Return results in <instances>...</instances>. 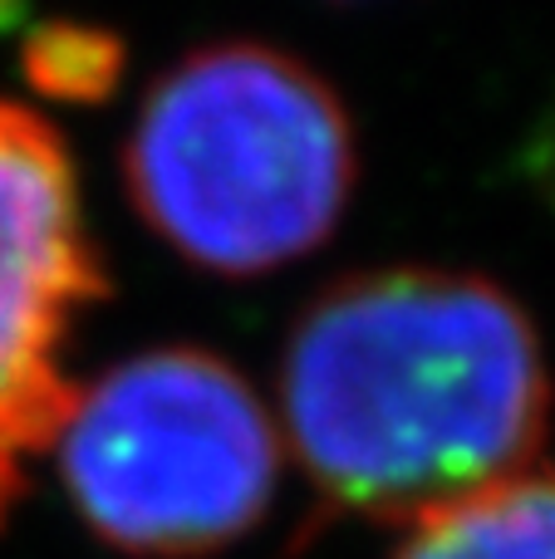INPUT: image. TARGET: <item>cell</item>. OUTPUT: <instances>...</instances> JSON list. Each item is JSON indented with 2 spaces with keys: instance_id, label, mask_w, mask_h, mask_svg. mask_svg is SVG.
<instances>
[{
  "instance_id": "1",
  "label": "cell",
  "mask_w": 555,
  "mask_h": 559,
  "mask_svg": "<svg viewBox=\"0 0 555 559\" xmlns=\"http://www.w3.org/2000/svg\"><path fill=\"white\" fill-rule=\"evenodd\" d=\"M281 427L324 511L413 525L536 466L551 368L531 314L462 271H364L295 319Z\"/></svg>"
},
{
  "instance_id": "2",
  "label": "cell",
  "mask_w": 555,
  "mask_h": 559,
  "mask_svg": "<svg viewBox=\"0 0 555 559\" xmlns=\"http://www.w3.org/2000/svg\"><path fill=\"white\" fill-rule=\"evenodd\" d=\"M138 216L216 275L310 255L350 206L359 157L334 88L295 55L212 45L167 69L123 153Z\"/></svg>"
},
{
  "instance_id": "5",
  "label": "cell",
  "mask_w": 555,
  "mask_h": 559,
  "mask_svg": "<svg viewBox=\"0 0 555 559\" xmlns=\"http://www.w3.org/2000/svg\"><path fill=\"white\" fill-rule=\"evenodd\" d=\"M389 559H555V472L531 466L423 515Z\"/></svg>"
},
{
  "instance_id": "3",
  "label": "cell",
  "mask_w": 555,
  "mask_h": 559,
  "mask_svg": "<svg viewBox=\"0 0 555 559\" xmlns=\"http://www.w3.org/2000/svg\"><path fill=\"white\" fill-rule=\"evenodd\" d=\"M55 447L88 531L138 559L232 550L281 486V427L206 348H153L74 388Z\"/></svg>"
},
{
  "instance_id": "4",
  "label": "cell",
  "mask_w": 555,
  "mask_h": 559,
  "mask_svg": "<svg viewBox=\"0 0 555 559\" xmlns=\"http://www.w3.org/2000/svg\"><path fill=\"white\" fill-rule=\"evenodd\" d=\"M98 295L74 163L45 118L0 98V521L69 417L64 344Z\"/></svg>"
},
{
  "instance_id": "6",
  "label": "cell",
  "mask_w": 555,
  "mask_h": 559,
  "mask_svg": "<svg viewBox=\"0 0 555 559\" xmlns=\"http://www.w3.org/2000/svg\"><path fill=\"white\" fill-rule=\"evenodd\" d=\"M123 49L88 25H45L25 45V74L49 98H104L118 84Z\"/></svg>"
}]
</instances>
